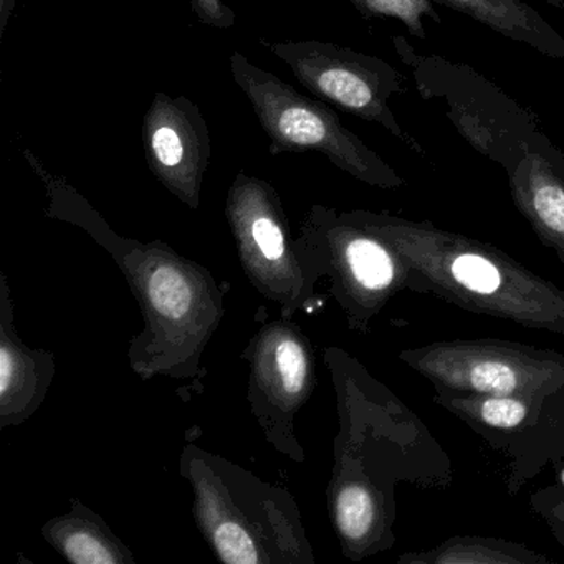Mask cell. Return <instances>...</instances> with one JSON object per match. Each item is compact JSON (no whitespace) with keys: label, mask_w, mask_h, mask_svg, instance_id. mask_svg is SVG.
<instances>
[{"label":"cell","mask_w":564,"mask_h":564,"mask_svg":"<svg viewBox=\"0 0 564 564\" xmlns=\"http://www.w3.org/2000/svg\"><path fill=\"white\" fill-rule=\"evenodd\" d=\"M276 365L286 391L290 394L300 392L306 376V358L302 346L293 339H283L276 348Z\"/></svg>","instance_id":"cell-16"},{"label":"cell","mask_w":564,"mask_h":564,"mask_svg":"<svg viewBox=\"0 0 564 564\" xmlns=\"http://www.w3.org/2000/svg\"><path fill=\"white\" fill-rule=\"evenodd\" d=\"M514 204L534 232L564 259L563 153H528L508 176Z\"/></svg>","instance_id":"cell-7"},{"label":"cell","mask_w":564,"mask_h":564,"mask_svg":"<svg viewBox=\"0 0 564 564\" xmlns=\"http://www.w3.org/2000/svg\"><path fill=\"white\" fill-rule=\"evenodd\" d=\"M561 541H564V533H563V538H561Z\"/></svg>","instance_id":"cell-25"},{"label":"cell","mask_w":564,"mask_h":564,"mask_svg":"<svg viewBox=\"0 0 564 564\" xmlns=\"http://www.w3.org/2000/svg\"><path fill=\"white\" fill-rule=\"evenodd\" d=\"M445 405L464 417L474 419L488 427L514 429L528 417L527 399L517 395L474 394L470 398L455 395L445 399Z\"/></svg>","instance_id":"cell-10"},{"label":"cell","mask_w":564,"mask_h":564,"mask_svg":"<svg viewBox=\"0 0 564 564\" xmlns=\"http://www.w3.org/2000/svg\"><path fill=\"white\" fill-rule=\"evenodd\" d=\"M151 296L158 308L171 318H181L189 308L191 293L180 273L163 269L151 280Z\"/></svg>","instance_id":"cell-14"},{"label":"cell","mask_w":564,"mask_h":564,"mask_svg":"<svg viewBox=\"0 0 564 564\" xmlns=\"http://www.w3.org/2000/svg\"><path fill=\"white\" fill-rule=\"evenodd\" d=\"M349 2H351V4L355 6V8L358 9V11L361 12L365 18H369L368 11H366L365 2H362V0H349Z\"/></svg>","instance_id":"cell-23"},{"label":"cell","mask_w":564,"mask_h":564,"mask_svg":"<svg viewBox=\"0 0 564 564\" xmlns=\"http://www.w3.org/2000/svg\"><path fill=\"white\" fill-rule=\"evenodd\" d=\"M12 372H14V368H12L11 355H9L8 349H2L0 351V391H2V394L8 392Z\"/></svg>","instance_id":"cell-19"},{"label":"cell","mask_w":564,"mask_h":564,"mask_svg":"<svg viewBox=\"0 0 564 564\" xmlns=\"http://www.w3.org/2000/svg\"><path fill=\"white\" fill-rule=\"evenodd\" d=\"M508 345L457 341L412 351V368L447 391L533 399L563 384V358Z\"/></svg>","instance_id":"cell-5"},{"label":"cell","mask_w":564,"mask_h":564,"mask_svg":"<svg viewBox=\"0 0 564 564\" xmlns=\"http://www.w3.org/2000/svg\"><path fill=\"white\" fill-rule=\"evenodd\" d=\"M141 137L151 171L187 203L196 200L213 156V138L199 107L183 95L160 91L144 115Z\"/></svg>","instance_id":"cell-6"},{"label":"cell","mask_w":564,"mask_h":564,"mask_svg":"<svg viewBox=\"0 0 564 564\" xmlns=\"http://www.w3.org/2000/svg\"><path fill=\"white\" fill-rule=\"evenodd\" d=\"M15 2H18V0H12V8H14Z\"/></svg>","instance_id":"cell-24"},{"label":"cell","mask_w":564,"mask_h":564,"mask_svg":"<svg viewBox=\"0 0 564 564\" xmlns=\"http://www.w3.org/2000/svg\"><path fill=\"white\" fill-rule=\"evenodd\" d=\"M553 521H560V527L563 528L564 533V500L554 507Z\"/></svg>","instance_id":"cell-21"},{"label":"cell","mask_w":564,"mask_h":564,"mask_svg":"<svg viewBox=\"0 0 564 564\" xmlns=\"http://www.w3.org/2000/svg\"><path fill=\"white\" fill-rule=\"evenodd\" d=\"M468 15L490 31L564 62V37L523 0H432Z\"/></svg>","instance_id":"cell-8"},{"label":"cell","mask_w":564,"mask_h":564,"mask_svg":"<svg viewBox=\"0 0 564 564\" xmlns=\"http://www.w3.org/2000/svg\"><path fill=\"white\" fill-rule=\"evenodd\" d=\"M346 259L352 275L366 289L384 290L394 280V260L378 240L356 237L346 247Z\"/></svg>","instance_id":"cell-11"},{"label":"cell","mask_w":564,"mask_h":564,"mask_svg":"<svg viewBox=\"0 0 564 564\" xmlns=\"http://www.w3.org/2000/svg\"><path fill=\"white\" fill-rule=\"evenodd\" d=\"M392 237L411 262L429 272L437 285L458 299H475L484 312L507 315L528 325L550 328V302L561 305L564 295L553 285L530 275L498 252H488L464 237L441 232L429 224L386 219L379 227Z\"/></svg>","instance_id":"cell-2"},{"label":"cell","mask_w":564,"mask_h":564,"mask_svg":"<svg viewBox=\"0 0 564 564\" xmlns=\"http://www.w3.org/2000/svg\"><path fill=\"white\" fill-rule=\"evenodd\" d=\"M12 9V0H0V35H4Z\"/></svg>","instance_id":"cell-20"},{"label":"cell","mask_w":564,"mask_h":564,"mask_svg":"<svg viewBox=\"0 0 564 564\" xmlns=\"http://www.w3.org/2000/svg\"><path fill=\"white\" fill-rule=\"evenodd\" d=\"M234 82L242 90L270 140V154L315 153L371 186L395 189L404 180L345 127L323 104L299 94L292 85L253 65L246 55H230Z\"/></svg>","instance_id":"cell-3"},{"label":"cell","mask_w":564,"mask_h":564,"mask_svg":"<svg viewBox=\"0 0 564 564\" xmlns=\"http://www.w3.org/2000/svg\"><path fill=\"white\" fill-rule=\"evenodd\" d=\"M376 510L371 494L361 485H349L336 501V518L341 533L349 540H361L375 523Z\"/></svg>","instance_id":"cell-12"},{"label":"cell","mask_w":564,"mask_h":564,"mask_svg":"<svg viewBox=\"0 0 564 564\" xmlns=\"http://www.w3.org/2000/svg\"><path fill=\"white\" fill-rule=\"evenodd\" d=\"M187 2H189L194 18L207 28L226 31L236 25V12L229 6L224 4V0H187Z\"/></svg>","instance_id":"cell-18"},{"label":"cell","mask_w":564,"mask_h":564,"mask_svg":"<svg viewBox=\"0 0 564 564\" xmlns=\"http://www.w3.org/2000/svg\"><path fill=\"white\" fill-rule=\"evenodd\" d=\"M65 553L72 561L80 564H107L118 561L100 540L88 533L70 534L65 540Z\"/></svg>","instance_id":"cell-17"},{"label":"cell","mask_w":564,"mask_h":564,"mask_svg":"<svg viewBox=\"0 0 564 564\" xmlns=\"http://www.w3.org/2000/svg\"><path fill=\"white\" fill-rule=\"evenodd\" d=\"M544 2L564 14V0H544Z\"/></svg>","instance_id":"cell-22"},{"label":"cell","mask_w":564,"mask_h":564,"mask_svg":"<svg viewBox=\"0 0 564 564\" xmlns=\"http://www.w3.org/2000/svg\"><path fill=\"white\" fill-rule=\"evenodd\" d=\"M369 18L398 19L414 37L425 39L424 18L441 24L432 0H362Z\"/></svg>","instance_id":"cell-13"},{"label":"cell","mask_w":564,"mask_h":564,"mask_svg":"<svg viewBox=\"0 0 564 564\" xmlns=\"http://www.w3.org/2000/svg\"><path fill=\"white\" fill-rule=\"evenodd\" d=\"M395 51L411 68L419 95L438 101L457 133L508 176L528 153H561L527 108L471 67L438 55L417 54L408 41L394 37Z\"/></svg>","instance_id":"cell-1"},{"label":"cell","mask_w":564,"mask_h":564,"mask_svg":"<svg viewBox=\"0 0 564 564\" xmlns=\"http://www.w3.org/2000/svg\"><path fill=\"white\" fill-rule=\"evenodd\" d=\"M412 563H538L546 561L530 551L495 540H452L434 553L412 556Z\"/></svg>","instance_id":"cell-9"},{"label":"cell","mask_w":564,"mask_h":564,"mask_svg":"<svg viewBox=\"0 0 564 564\" xmlns=\"http://www.w3.org/2000/svg\"><path fill=\"white\" fill-rule=\"evenodd\" d=\"M260 45L282 61L318 100L379 124L409 150L425 153L392 113L391 100L405 90V78L388 62L333 42L260 41Z\"/></svg>","instance_id":"cell-4"},{"label":"cell","mask_w":564,"mask_h":564,"mask_svg":"<svg viewBox=\"0 0 564 564\" xmlns=\"http://www.w3.org/2000/svg\"><path fill=\"white\" fill-rule=\"evenodd\" d=\"M214 543L224 561L232 564H252L259 561L249 534L234 523L220 524L214 533Z\"/></svg>","instance_id":"cell-15"}]
</instances>
